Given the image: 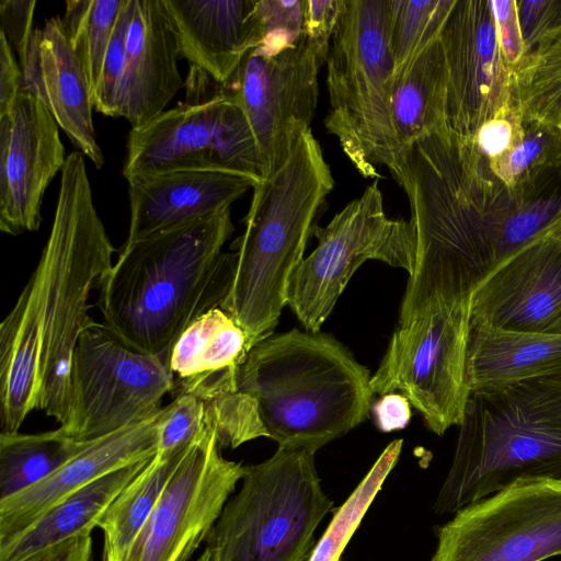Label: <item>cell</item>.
Here are the masks:
<instances>
[{
    "mask_svg": "<svg viewBox=\"0 0 561 561\" xmlns=\"http://www.w3.org/2000/svg\"><path fill=\"white\" fill-rule=\"evenodd\" d=\"M241 481L205 541L213 561H308L313 534L333 507L314 453L278 447L267 460L244 466Z\"/></svg>",
    "mask_w": 561,
    "mask_h": 561,
    "instance_id": "obj_8",
    "label": "cell"
},
{
    "mask_svg": "<svg viewBox=\"0 0 561 561\" xmlns=\"http://www.w3.org/2000/svg\"><path fill=\"white\" fill-rule=\"evenodd\" d=\"M208 75L192 67L184 102L131 128L123 176L174 171H220L260 182L268 168L242 110Z\"/></svg>",
    "mask_w": 561,
    "mask_h": 561,
    "instance_id": "obj_9",
    "label": "cell"
},
{
    "mask_svg": "<svg viewBox=\"0 0 561 561\" xmlns=\"http://www.w3.org/2000/svg\"><path fill=\"white\" fill-rule=\"evenodd\" d=\"M523 116L511 95L510 103L484 123L474 136L481 152L493 160L510 151L523 136Z\"/></svg>",
    "mask_w": 561,
    "mask_h": 561,
    "instance_id": "obj_39",
    "label": "cell"
},
{
    "mask_svg": "<svg viewBox=\"0 0 561 561\" xmlns=\"http://www.w3.org/2000/svg\"><path fill=\"white\" fill-rule=\"evenodd\" d=\"M322 65L305 35L276 51L251 49L232 76L218 83L244 113L270 174L286 161L298 133L310 128Z\"/></svg>",
    "mask_w": 561,
    "mask_h": 561,
    "instance_id": "obj_15",
    "label": "cell"
},
{
    "mask_svg": "<svg viewBox=\"0 0 561 561\" xmlns=\"http://www.w3.org/2000/svg\"><path fill=\"white\" fill-rule=\"evenodd\" d=\"M196 561H213L211 553L205 548L204 552L197 558Z\"/></svg>",
    "mask_w": 561,
    "mask_h": 561,
    "instance_id": "obj_47",
    "label": "cell"
},
{
    "mask_svg": "<svg viewBox=\"0 0 561 561\" xmlns=\"http://www.w3.org/2000/svg\"><path fill=\"white\" fill-rule=\"evenodd\" d=\"M391 116L400 151L447 123V68L439 38L394 72Z\"/></svg>",
    "mask_w": 561,
    "mask_h": 561,
    "instance_id": "obj_27",
    "label": "cell"
},
{
    "mask_svg": "<svg viewBox=\"0 0 561 561\" xmlns=\"http://www.w3.org/2000/svg\"><path fill=\"white\" fill-rule=\"evenodd\" d=\"M85 444L75 440L64 426L33 434L1 432L0 500L44 480Z\"/></svg>",
    "mask_w": 561,
    "mask_h": 561,
    "instance_id": "obj_29",
    "label": "cell"
},
{
    "mask_svg": "<svg viewBox=\"0 0 561 561\" xmlns=\"http://www.w3.org/2000/svg\"><path fill=\"white\" fill-rule=\"evenodd\" d=\"M455 1L390 0V48L396 71L439 38Z\"/></svg>",
    "mask_w": 561,
    "mask_h": 561,
    "instance_id": "obj_33",
    "label": "cell"
},
{
    "mask_svg": "<svg viewBox=\"0 0 561 561\" xmlns=\"http://www.w3.org/2000/svg\"><path fill=\"white\" fill-rule=\"evenodd\" d=\"M59 126L34 95L20 91L0 116V230L35 231L45 191L66 162Z\"/></svg>",
    "mask_w": 561,
    "mask_h": 561,
    "instance_id": "obj_17",
    "label": "cell"
},
{
    "mask_svg": "<svg viewBox=\"0 0 561 561\" xmlns=\"http://www.w3.org/2000/svg\"><path fill=\"white\" fill-rule=\"evenodd\" d=\"M546 332L561 333V314L556 319V321L550 325V328Z\"/></svg>",
    "mask_w": 561,
    "mask_h": 561,
    "instance_id": "obj_46",
    "label": "cell"
},
{
    "mask_svg": "<svg viewBox=\"0 0 561 561\" xmlns=\"http://www.w3.org/2000/svg\"><path fill=\"white\" fill-rule=\"evenodd\" d=\"M114 251L93 203L84 154L72 151L39 261L0 324L1 432H19L34 410L68 422L75 351L93 321L91 293L112 267Z\"/></svg>",
    "mask_w": 561,
    "mask_h": 561,
    "instance_id": "obj_1",
    "label": "cell"
},
{
    "mask_svg": "<svg viewBox=\"0 0 561 561\" xmlns=\"http://www.w3.org/2000/svg\"><path fill=\"white\" fill-rule=\"evenodd\" d=\"M517 11L526 54L561 37V0H519Z\"/></svg>",
    "mask_w": 561,
    "mask_h": 561,
    "instance_id": "obj_38",
    "label": "cell"
},
{
    "mask_svg": "<svg viewBox=\"0 0 561 561\" xmlns=\"http://www.w3.org/2000/svg\"><path fill=\"white\" fill-rule=\"evenodd\" d=\"M333 186L310 128L298 133L280 168L254 185L244 231L232 244L233 280L220 306L243 329L249 350L277 324L289 279Z\"/></svg>",
    "mask_w": 561,
    "mask_h": 561,
    "instance_id": "obj_5",
    "label": "cell"
},
{
    "mask_svg": "<svg viewBox=\"0 0 561 561\" xmlns=\"http://www.w3.org/2000/svg\"><path fill=\"white\" fill-rule=\"evenodd\" d=\"M236 389L252 398L278 447L316 451L366 420L374 390L368 369L327 333L293 329L247 353Z\"/></svg>",
    "mask_w": 561,
    "mask_h": 561,
    "instance_id": "obj_4",
    "label": "cell"
},
{
    "mask_svg": "<svg viewBox=\"0 0 561 561\" xmlns=\"http://www.w3.org/2000/svg\"><path fill=\"white\" fill-rule=\"evenodd\" d=\"M150 458L103 476L61 500L22 531L0 538V561H22L50 546L91 535L111 503Z\"/></svg>",
    "mask_w": 561,
    "mask_h": 561,
    "instance_id": "obj_26",
    "label": "cell"
},
{
    "mask_svg": "<svg viewBox=\"0 0 561 561\" xmlns=\"http://www.w3.org/2000/svg\"><path fill=\"white\" fill-rule=\"evenodd\" d=\"M466 378L470 392L539 378H561V333L470 323Z\"/></svg>",
    "mask_w": 561,
    "mask_h": 561,
    "instance_id": "obj_25",
    "label": "cell"
},
{
    "mask_svg": "<svg viewBox=\"0 0 561 561\" xmlns=\"http://www.w3.org/2000/svg\"><path fill=\"white\" fill-rule=\"evenodd\" d=\"M377 427L385 433L404 428L411 419V403L401 393H386L370 407Z\"/></svg>",
    "mask_w": 561,
    "mask_h": 561,
    "instance_id": "obj_43",
    "label": "cell"
},
{
    "mask_svg": "<svg viewBox=\"0 0 561 561\" xmlns=\"http://www.w3.org/2000/svg\"><path fill=\"white\" fill-rule=\"evenodd\" d=\"M325 62L327 130L364 178L378 179L377 167L385 165L397 180L400 147L391 116L396 66L390 0H345Z\"/></svg>",
    "mask_w": 561,
    "mask_h": 561,
    "instance_id": "obj_7",
    "label": "cell"
},
{
    "mask_svg": "<svg viewBox=\"0 0 561 561\" xmlns=\"http://www.w3.org/2000/svg\"><path fill=\"white\" fill-rule=\"evenodd\" d=\"M561 556V480L519 479L437 530L431 561H543Z\"/></svg>",
    "mask_w": 561,
    "mask_h": 561,
    "instance_id": "obj_13",
    "label": "cell"
},
{
    "mask_svg": "<svg viewBox=\"0 0 561 561\" xmlns=\"http://www.w3.org/2000/svg\"><path fill=\"white\" fill-rule=\"evenodd\" d=\"M561 314V244L536 240L497 265L474 289L470 323L546 332Z\"/></svg>",
    "mask_w": 561,
    "mask_h": 561,
    "instance_id": "obj_18",
    "label": "cell"
},
{
    "mask_svg": "<svg viewBox=\"0 0 561 561\" xmlns=\"http://www.w3.org/2000/svg\"><path fill=\"white\" fill-rule=\"evenodd\" d=\"M175 31L181 58L225 83L244 56L260 46L264 31L257 0H162Z\"/></svg>",
    "mask_w": 561,
    "mask_h": 561,
    "instance_id": "obj_22",
    "label": "cell"
},
{
    "mask_svg": "<svg viewBox=\"0 0 561 561\" xmlns=\"http://www.w3.org/2000/svg\"><path fill=\"white\" fill-rule=\"evenodd\" d=\"M439 41L447 68V123L474 137L512 95V69L497 44L490 2L456 0Z\"/></svg>",
    "mask_w": 561,
    "mask_h": 561,
    "instance_id": "obj_16",
    "label": "cell"
},
{
    "mask_svg": "<svg viewBox=\"0 0 561 561\" xmlns=\"http://www.w3.org/2000/svg\"><path fill=\"white\" fill-rule=\"evenodd\" d=\"M402 444V439H394L382 450L364 479L335 512L329 527L314 545L308 561H340L341 553L398 462Z\"/></svg>",
    "mask_w": 561,
    "mask_h": 561,
    "instance_id": "obj_32",
    "label": "cell"
},
{
    "mask_svg": "<svg viewBox=\"0 0 561 561\" xmlns=\"http://www.w3.org/2000/svg\"><path fill=\"white\" fill-rule=\"evenodd\" d=\"M21 69V91L42 101L78 151L101 169L105 160L93 125L92 90L61 18L34 30Z\"/></svg>",
    "mask_w": 561,
    "mask_h": 561,
    "instance_id": "obj_19",
    "label": "cell"
},
{
    "mask_svg": "<svg viewBox=\"0 0 561 561\" xmlns=\"http://www.w3.org/2000/svg\"><path fill=\"white\" fill-rule=\"evenodd\" d=\"M22 561H93L91 535L78 536L45 548Z\"/></svg>",
    "mask_w": 561,
    "mask_h": 561,
    "instance_id": "obj_45",
    "label": "cell"
},
{
    "mask_svg": "<svg viewBox=\"0 0 561 561\" xmlns=\"http://www.w3.org/2000/svg\"><path fill=\"white\" fill-rule=\"evenodd\" d=\"M378 179L343 207L324 227L316 226L318 243L294 271L287 305L308 332H320L354 272L367 260L413 272L416 240L404 219L386 215Z\"/></svg>",
    "mask_w": 561,
    "mask_h": 561,
    "instance_id": "obj_11",
    "label": "cell"
},
{
    "mask_svg": "<svg viewBox=\"0 0 561 561\" xmlns=\"http://www.w3.org/2000/svg\"><path fill=\"white\" fill-rule=\"evenodd\" d=\"M231 207L124 242L99 285L103 323L127 346L168 359L184 330L222 305L236 257Z\"/></svg>",
    "mask_w": 561,
    "mask_h": 561,
    "instance_id": "obj_2",
    "label": "cell"
},
{
    "mask_svg": "<svg viewBox=\"0 0 561 561\" xmlns=\"http://www.w3.org/2000/svg\"><path fill=\"white\" fill-rule=\"evenodd\" d=\"M472 294L435 299L399 325L371 377L375 393L400 390L439 436L460 425L470 394L466 359Z\"/></svg>",
    "mask_w": 561,
    "mask_h": 561,
    "instance_id": "obj_10",
    "label": "cell"
},
{
    "mask_svg": "<svg viewBox=\"0 0 561 561\" xmlns=\"http://www.w3.org/2000/svg\"><path fill=\"white\" fill-rule=\"evenodd\" d=\"M493 174L507 187L561 167V130L538 122H523V136L505 154L489 160Z\"/></svg>",
    "mask_w": 561,
    "mask_h": 561,
    "instance_id": "obj_34",
    "label": "cell"
},
{
    "mask_svg": "<svg viewBox=\"0 0 561 561\" xmlns=\"http://www.w3.org/2000/svg\"><path fill=\"white\" fill-rule=\"evenodd\" d=\"M127 182L130 216L125 242L231 206L259 183L220 171H174Z\"/></svg>",
    "mask_w": 561,
    "mask_h": 561,
    "instance_id": "obj_23",
    "label": "cell"
},
{
    "mask_svg": "<svg viewBox=\"0 0 561 561\" xmlns=\"http://www.w3.org/2000/svg\"><path fill=\"white\" fill-rule=\"evenodd\" d=\"M205 425V405L201 398L191 393L173 397L161 411L157 453L168 456L186 449Z\"/></svg>",
    "mask_w": 561,
    "mask_h": 561,
    "instance_id": "obj_36",
    "label": "cell"
},
{
    "mask_svg": "<svg viewBox=\"0 0 561 561\" xmlns=\"http://www.w3.org/2000/svg\"><path fill=\"white\" fill-rule=\"evenodd\" d=\"M305 1L257 0L256 10L264 31L261 47L276 51L306 35Z\"/></svg>",
    "mask_w": 561,
    "mask_h": 561,
    "instance_id": "obj_37",
    "label": "cell"
},
{
    "mask_svg": "<svg viewBox=\"0 0 561 561\" xmlns=\"http://www.w3.org/2000/svg\"><path fill=\"white\" fill-rule=\"evenodd\" d=\"M437 514L501 491L519 479L561 480V378L470 392Z\"/></svg>",
    "mask_w": 561,
    "mask_h": 561,
    "instance_id": "obj_6",
    "label": "cell"
},
{
    "mask_svg": "<svg viewBox=\"0 0 561 561\" xmlns=\"http://www.w3.org/2000/svg\"><path fill=\"white\" fill-rule=\"evenodd\" d=\"M173 390L168 359L130 348L93 320L75 351L70 414L60 426L77 442L95 440L152 417Z\"/></svg>",
    "mask_w": 561,
    "mask_h": 561,
    "instance_id": "obj_12",
    "label": "cell"
},
{
    "mask_svg": "<svg viewBox=\"0 0 561 561\" xmlns=\"http://www.w3.org/2000/svg\"><path fill=\"white\" fill-rule=\"evenodd\" d=\"M248 351L243 329L220 307L202 314L170 351L172 398L191 393L206 400L237 390L236 374Z\"/></svg>",
    "mask_w": 561,
    "mask_h": 561,
    "instance_id": "obj_24",
    "label": "cell"
},
{
    "mask_svg": "<svg viewBox=\"0 0 561 561\" xmlns=\"http://www.w3.org/2000/svg\"><path fill=\"white\" fill-rule=\"evenodd\" d=\"M345 0H306V36L316 49L322 64L327 61L330 44Z\"/></svg>",
    "mask_w": 561,
    "mask_h": 561,
    "instance_id": "obj_40",
    "label": "cell"
},
{
    "mask_svg": "<svg viewBox=\"0 0 561 561\" xmlns=\"http://www.w3.org/2000/svg\"><path fill=\"white\" fill-rule=\"evenodd\" d=\"M129 13L130 0H126L108 44L92 95L94 110L105 116H122L126 68V31Z\"/></svg>",
    "mask_w": 561,
    "mask_h": 561,
    "instance_id": "obj_35",
    "label": "cell"
},
{
    "mask_svg": "<svg viewBox=\"0 0 561 561\" xmlns=\"http://www.w3.org/2000/svg\"><path fill=\"white\" fill-rule=\"evenodd\" d=\"M549 237L561 244V225Z\"/></svg>",
    "mask_w": 561,
    "mask_h": 561,
    "instance_id": "obj_48",
    "label": "cell"
},
{
    "mask_svg": "<svg viewBox=\"0 0 561 561\" xmlns=\"http://www.w3.org/2000/svg\"><path fill=\"white\" fill-rule=\"evenodd\" d=\"M159 413L85 446L38 483L0 500V538L22 531L61 500L103 476L157 453Z\"/></svg>",
    "mask_w": 561,
    "mask_h": 561,
    "instance_id": "obj_20",
    "label": "cell"
},
{
    "mask_svg": "<svg viewBox=\"0 0 561 561\" xmlns=\"http://www.w3.org/2000/svg\"><path fill=\"white\" fill-rule=\"evenodd\" d=\"M497 44L506 65L513 69L526 55L516 0H489Z\"/></svg>",
    "mask_w": 561,
    "mask_h": 561,
    "instance_id": "obj_41",
    "label": "cell"
},
{
    "mask_svg": "<svg viewBox=\"0 0 561 561\" xmlns=\"http://www.w3.org/2000/svg\"><path fill=\"white\" fill-rule=\"evenodd\" d=\"M512 98L525 122L561 130V37L540 44L512 69Z\"/></svg>",
    "mask_w": 561,
    "mask_h": 561,
    "instance_id": "obj_30",
    "label": "cell"
},
{
    "mask_svg": "<svg viewBox=\"0 0 561 561\" xmlns=\"http://www.w3.org/2000/svg\"><path fill=\"white\" fill-rule=\"evenodd\" d=\"M396 181L409 198L416 240L405 290L449 279L477 287L496 266L511 188L493 174L474 137L448 125L402 148Z\"/></svg>",
    "mask_w": 561,
    "mask_h": 561,
    "instance_id": "obj_3",
    "label": "cell"
},
{
    "mask_svg": "<svg viewBox=\"0 0 561 561\" xmlns=\"http://www.w3.org/2000/svg\"><path fill=\"white\" fill-rule=\"evenodd\" d=\"M22 69L7 37L0 32V116L11 108L21 91Z\"/></svg>",
    "mask_w": 561,
    "mask_h": 561,
    "instance_id": "obj_44",
    "label": "cell"
},
{
    "mask_svg": "<svg viewBox=\"0 0 561 561\" xmlns=\"http://www.w3.org/2000/svg\"><path fill=\"white\" fill-rule=\"evenodd\" d=\"M36 1L34 0H1V30L18 55L20 66L23 65L34 32L33 20Z\"/></svg>",
    "mask_w": 561,
    "mask_h": 561,
    "instance_id": "obj_42",
    "label": "cell"
},
{
    "mask_svg": "<svg viewBox=\"0 0 561 561\" xmlns=\"http://www.w3.org/2000/svg\"><path fill=\"white\" fill-rule=\"evenodd\" d=\"M180 47L162 0H130L122 116L131 128L165 111L183 87Z\"/></svg>",
    "mask_w": 561,
    "mask_h": 561,
    "instance_id": "obj_21",
    "label": "cell"
},
{
    "mask_svg": "<svg viewBox=\"0 0 561 561\" xmlns=\"http://www.w3.org/2000/svg\"><path fill=\"white\" fill-rule=\"evenodd\" d=\"M190 446L168 456L156 453L111 503L98 524L103 535L100 561L126 560Z\"/></svg>",
    "mask_w": 561,
    "mask_h": 561,
    "instance_id": "obj_28",
    "label": "cell"
},
{
    "mask_svg": "<svg viewBox=\"0 0 561 561\" xmlns=\"http://www.w3.org/2000/svg\"><path fill=\"white\" fill-rule=\"evenodd\" d=\"M126 0H68L61 23L80 59L92 95L103 60Z\"/></svg>",
    "mask_w": 561,
    "mask_h": 561,
    "instance_id": "obj_31",
    "label": "cell"
},
{
    "mask_svg": "<svg viewBox=\"0 0 561 561\" xmlns=\"http://www.w3.org/2000/svg\"><path fill=\"white\" fill-rule=\"evenodd\" d=\"M221 449L216 428L206 422L125 561H190L244 474V466L226 459Z\"/></svg>",
    "mask_w": 561,
    "mask_h": 561,
    "instance_id": "obj_14",
    "label": "cell"
}]
</instances>
